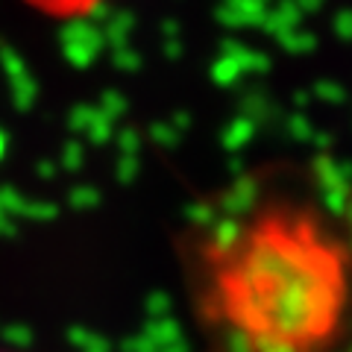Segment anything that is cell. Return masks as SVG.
Instances as JSON below:
<instances>
[{"label": "cell", "instance_id": "cell-1", "mask_svg": "<svg viewBox=\"0 0 352 352\" xmlns=\"http://www.w3.org/2000/svg\"><path fill=\"white\" fill-rule=\"evenodd\" d=\"M197 305L232 352H326L352 300L349 250L300 206H264L197 256Z\"/></svg>", "mask_w": 352, "mask_h": 352}, {"label": "cell", "instance_id": "cell-2", "mask_svg": "<svg viewBox=\"0 0 352 352\" xmlns=\"http://www.w3.org/2000/svg\"><path fill=\"white\" fill-rule=\"evenodd\" d=\"M18 3L50 24H80L97 15L112 0H18Z\"/></svg>", "mask_w": 352, "mask_h": 352}, {"label": "cell", "instance_id": "cell-3", "mask_svg": "<svg viewBox=\"0 0 352 352\" xmlns=\"http://www.w3.org/2000/svg\"><path fill=\"white\" fill-rule=\"evenodd\" d=\"M0 352H24V349H12V346H3V344H0Z\"/></svg>", "mask_w": 352, "mask_h": 352}]
</instances>
